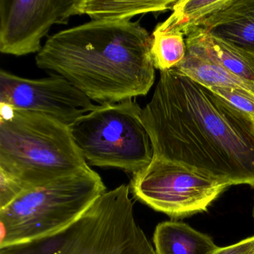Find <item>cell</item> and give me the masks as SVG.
I'll use <instances>...</instances> for the list:
<instances>
[{
    "instance_id": "6da1fadb",
    "label": "cell",
    "mask_w": 254,
    "mask_h": 254,
    "mask_svg": "<svg viewBox=\"0 0 254 254\" xmlns=\"http://www.w3.org/2000/svg\"><path fill=\"white\" fill-rule=\"evenodd\" d=\"M154 158L254 189V120L177 68L160 72L142 109Z\"/></svg>"
},
{
    "instance_id": "7a4b0ae2",
    "label": "cell",
    "mask_w": 254,
    "mask_h": 254,
    "mask_svg": "<svg viewBox=\"0 0 254 254\" xmlns=\"http://www.w3.org/2000/svg\"><path fill=\"white\" fill-rule=\"evenodd\" d=\"M151 41L137 22L92 20L52 35L35 61L92 101L120 103L145 96L152 87Z\"/></svg>"
},
{
    "instance_id": "3957f363",
    "label": "cell",
    "mask_w": 254,
    "mask_h": 254,
    "mask_svg": "<svg viewBox=\"0 0 254 254\" xmlns=\"http://www.w3.org/2000/svg\"><path fill=\"white\" fill-rule=\"evenodd\" d=\"M90 169L66 125L30 111L0 118V172L26 188Z\"/></svg>"
},
{
    "instance_id": "277c9868",
    "label": "cell",
    "mask_w": 254,
    "mask_h": 254,
    "mask_svg": "<svg viewBox=\"0 0 254 254\" xmlns=\"http://www.w3.org/2000/svg\"><path fill=\"white\" fill-rule=\"evenodd\" d=\"M105 192L102 178L91 168L26 190L0 209V250L69 228Z\"/></svg>"
},
{
    "instance_id": "5b68a950",
    "label": "cell",
    "mask_w": 254,
    "mask_h": 254,
    "mask_svg": "<svg viewBox=\"0 0 254 254\" xmlns=\"http://www.w3.org/2000/svg\"><path fill=\"white\" fill-rule=\"evenodd\" d=\"M142 114V109L132 100L97 105L71 124L69 130L87 163L134 175L154 158Z\"/></svg>"
},
{
    "instance_id": "8992f818",
    "label": "cell",
    "mask_w": 254,
    "mask_h": 254,
    "mask_svg": "<svg viewBox=\"0 0 254 254\" xmlns=\"http://www.w3.org/2000/svg\"><path fill=\"white\" fill-rule=\"evenodd\" d=\"M130 190L123 184L102 194L69 227L57 254H157L136 222Z\"/></svg>"
},
{
    "instance_id": "52a82bcc",
    "label": "cell",
    "mask_w": 254,
    "mask_h": 254,
    "mask_svg": "<svg viewBox=\"0 0 254 254\" xmlns=\"http://www.w3.org/2000/svg\"><path fill=\"white\" fill-rule=\"evenodd\" d=\"M129 187L138 200L173 218L205 212L230 187L183 165L157 158L133 175Z\"/></svg>"
},
{
    "instance_id": "ba28073f",
    "label": "cell",
    "mask_w": 254,
    "mask_h": 254,
    "mask_svg": "<svg viewBox=\"0 0 254 254\" xmlns=\"http://www.w3.org/2000/svg\"><path fill=\"white\" fill-rule=\"evenodd\" d=\"M0 103L14 111L48 116L68 126L97 107L60 75L31 79L2 69L0 71Z\"/></svg>"
},
{
    "instance_id": "9c48e42d",
    "label": "cell",
    "mask_w": 254,
    "mask_h": 254,
    "mask_svg": "<svg viewBox=\"0 0 254 254\" xmlns=\"http://www.w3.org/2000/svg\"><path fill=\"white\" fill-rule=\"evenodd\" d=\"M78 5V0H0V52L15 56L40 53L50 28L79 14Z\"/></svg>"
},
{
    "instance_id": "30bf717a",
    "label": "cell",
    "mask_w": 254,
    "mask_h": 254,
    "mask_svg": "<svg viewBox=\"0 0 254 254\" xmlns=\"http://www.w3.org/2000/svg\"><path fill=\"white\" fill-rule=\"evenodd\" d=\"M198 28L254 62V0H230Z\"/></svg>"
},
{
    "instance_id": "8fae6325",
    "label": "cell",
    "mask_w": 254,
    "mask_h": 254,
    "mask_svg": "<svg viewBox=\"0 0 254 254\" xmlns=\"http://www.w3.org/2000/svg\"><path fill=\"white\" fill-rule=\"evenodd\" d=\"M187 51L206 58L239 78L254 83V62L239 50L197 27L185 39Z\"/></svg>"
},
{
    "instance_id": "7c38bea8",
    "label": "cell",
    "mask_w": 254,
    "mask_h": 254,
    "mask_svg": "<svg viewBox=\"0 0 254 254\" xmlns=\"http://www.w3.org/2000/svg\"><path fill=\"white\" fill-rule=\"evenodd\" d=\"M153 242L157 254H214L219 248L207 235L176 221L160 223Z\"/></svg>"
},
{
    "instance_id": "4fadbf2b",
    "label": "cell",
    "mask_w": 254,
    "mask_h": 254,
    "mask_svg": "<svg viewBox=\"0 0 254 254\" xmlns=\"http://www.w3.org/2000/svg\"><path fill=\"white\" fill-rule=\"evenodd\" d=\"M176 0H78L79 14L92 20L130 21L132 17L172 9Z\"/></svg>"
},
{
    "instance_id": "5bb4252c",
    "label": "cell",
    "mask_w": 254,
    "mask_h": 254,
    "mask_svg": "<svg viewBox=\"0 0 254 254\" xmlns=\"http://www.w3.org/2000/svg\"><path fill=\"white\" fill-rule=\"evenodd\" d=\"M175 68L208 88L218 87L237 89L254 96V83L242 79L218 64L190 52L187 51L184 60Z\"/></svg>"
},
{
    "instance_id": "9a60e30c",
    "label": "cell",
    "mask_w": 254,
    "mask_h": 254,
    "mask_svg": "<svg viewBox=\"0 0 254 254\" xmlns=\"http://www.w3.org/2000/svg\"><path fill=\"white\" fill-rule=\"evenodd\" d=\"M230 0H180L172 8L167 20L157 25L154 31L179 33L187 37L203 20L224 8Z\"/></svg>"
},
{
    "instance_id": "2e32d148",
    "label": "cell",
    "mask_w": 254,
    "mask_h": 254,
    "mask_svg": "<svg viewBox=\"0 0 254 254\" xmlns=\"http://www.w3.org/2000/svg\"><path fill=\"white\" fill-rule=\"evenodd\" d=\"M151 38V58L154 67L160 72L177 67L186 57L187 44L181 34L154 31Z\"/></svg>"
},
{
    "instance_id": "e0dca14e",
    "label": "cell",
    "mask_w": 254,
    "mask_h": 254,
    "mask_svg": "<svg viewBox=\"0 0 254 254\" xmlns=\"http://www.w3.org/2000/svg\"><path fill=\"white\" fill-rule=\"evenodd\" d=\"M69 227L52 236L0 250V254H57L67 239Z\"/></svg>"
},
{
    "instance_id": "ac0fdd59",
    "label": "cell",
    "mask_w": 254,
    "mask_h": 254,
    "mask_svg": "<svg viewBox=\"0 0 254 254\" xmlns=\"http://www.w3.org/2000/svg\"><path fill=\"white\" fill-rule=\"evenodd\" d=\"M209 89L254 120V96L237 89L218 87Z\"/></svg>"
},
{
    "instance_id": "d6986e66",
    "label": "cell",
    "mask_w": 254,
    "mask_h": 254,
    "mask_svg": "<svg viewBox=\"0 0 254 254\" xmlns=\"http://www.w3.org/2000/svg\"><path fill=\"white\" fill-rule=\"evenodd\" d=\"M26 190L29 189L20 181L0 172V209L8 206Z\"/></svg>"
},
{
    "instance_id": "ffe728a7",
    "label": "cell",
    "mask_w": 254,
    "mask_h": 254,
    "mask_svg": "<svg viewBox=\"0 0 254 254\" xmlns=\"http://www.w3.org/2000/svg\"><path fill=\"white\" fill-rule=\"evenodd\" d=\"M214 254H254V236L234 245L218 248Z\"/></svg>"
},
{
    "instance_id": "44dd1931",
    "label": "cell",
    "mask_w": 254,
    "mask_h": 254,
    "mask_svg": "<svg viewBox=\"0 0 254 254\" xmlns=\"http://www.w3.org/2000/svg\"></svg>"
},
{
    "instance_id": "7402d4cb",
    "label": "cell",
    "mask_w": 254,
    "mask_h": 254,
    "mask_svg": "<svg viewBox=\"0 0 254 254\" xmlns=\"http://www.w3.org/2000/svg\"></svg>"
}]
</instances>
